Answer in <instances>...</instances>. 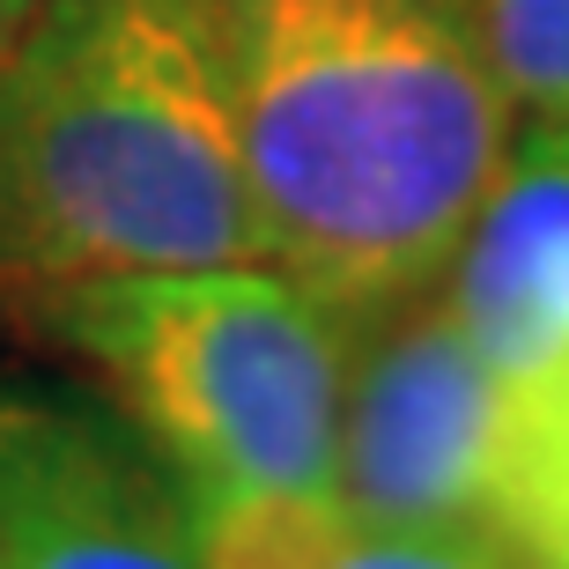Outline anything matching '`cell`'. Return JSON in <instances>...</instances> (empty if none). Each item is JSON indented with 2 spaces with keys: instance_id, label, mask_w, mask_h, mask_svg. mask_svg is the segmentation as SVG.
Instances as JSON below:
<instances>
[{
  "instance_id": "obj_7",
  "label": "cell",
  "mask_w": 569,
  "mask_h": 569,
  "mask_svg": "<svg viewBox=\"0 0 569 569\" xmlns=\"http://www.w3.org/2000/svg\"><path fill=\"white\" fill-rule=\"evenodd\" d=\"M200 569H518L488 526H370L340 496H192Z\"/></svg>"
},
{
  "instance_id": "obj_3",
  "label": "cell",
  "mask_w": 569,
  "mask_h": 569,
  "mask_svg": "<svg viewBox=\"0 0 569 569\" xmlns=\"http://www.w3.org/2000/svg\"><path fill=\"white\" fill-rule=\"evenodd\" d=\"M44 318L192 496H333L356 318L274 259L67 281Z\"/></svg>"
},
{
  "instance_id": "obj_5",
  "label": "cell",
  "mask_w": 569,
  "mask_h": 569,
  "mask_svg": "<svg viewBox=\"0 0 569 569\" xmlns=\"http://www.w3.org/2000/svg\"><path fill=\"white\" fill-rule=\"evenodd\" d=\"M0 569H200V503L133 422L0 400Z\"/></svg>"
},
{
  "instance_id": "obj_8",
  "label": "cell",
  "mask_w": 569,
  "mask_h": 569,
  "mask_svg": "<svg viewBox=\"0 0 569 569\" xmlns=\"http://www.w3.org/2000/svg\"><path fill=\"white\" fill-rule=\"evenodd\" d=\"M488 532L518 569H569V362L510 392Z\"/></svg>"
},
{
  "instance_id": "obj_9",
  "label": "cell",
  "mask_w": 569,
  "mask_h": 569,
  "mask_svg": "<svg viewBox=\"0 0 569 569\" xmlns=\"http://www.w3.org/2000/svg\"><path fill=\"white\" fill-rule=\"evenodd\" d=\"M473 8L510 97L540 119H569V0H473Z\"/></svg>"
},
{
  "instance_id": "obj_1",
  "label": "cell",
  "mask_w": 569,
  "mask_h": 569,
  "mask_svg": "<svg viewBox=\"0 0 569 569\" xmlns=\"http://www.w3.org/2000/svg\"><path fill=\"white\" fill-rule=\"evenodd\" d=\"M267 259L348 318L443 281L510 156L473 0H200Z\"/></svg>"
},
{
  "instance_id": "obj_4",
  "label": "cell",
  "mask_w": 569,
  "mask_h": 569,
  "mask_svg": "<svg viewBox=\"0 0 569 569\" xmlns=\"http://www.w3.org/2000/svg\"><path fill=\"white\" fill-rule=\"evenodd\" d=\"M510 378L466 333L451 289H415L356 318L333 496L370 526H488Z\"/></svg>"
},
{
  "instance_id": "obj_10",
  "label": "cell",
  "mask_w": 569,
  "mask_h": 569,
  "mask_svg": "<svg viewBox=\"0 0 569 569\" xmlns=\"http://www.w3.org/2000/svg\"><path fill=\"white\" fill-rule=\"evenodd\" d=\"M38 8H44V0H0V60L22 44V30L38 22Z\"/></svg>"
},
{
  "instance_id": "obj_6",
  "label": "cell",
  "mask_w": 569,
  "mask_h": 569,
  "mask_svg": "<svg viewBox=\"0 0 569 569\" xmlns=\"http://www.w3.org/2000/svg\"><path fill=\"white\" fill-rule=\"evenodd\" d=\"M443 281L510 392L569 362V119L503 156Z\"/></svg>"
},
{
  "instance_id": "obj_2",
  "label": "cell",
  "mask_w": 569,
  "mask_h": 569,
  "mask_svg": "<svg viewBox=\"0 0 569 569\" xmlns=\"http://www.w3.org/2000/svg\"><path fill=\"white\" fill-rule=\"evenodd\" d=\"M267 259L200 0H44L0 60V289Z\"/></svg>"
}]
</instances>
